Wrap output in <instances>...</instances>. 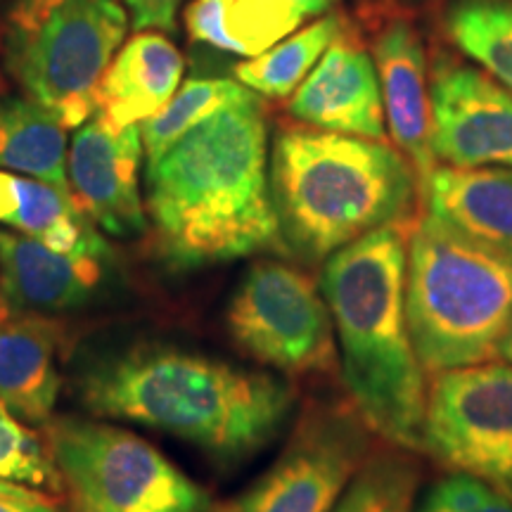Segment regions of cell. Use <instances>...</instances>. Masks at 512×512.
Instances as JSON below:
<instances>
[{"label": "cell", "mask_w": 512, "mask_h": 512, "mask_svg": "<svg viewBox=\"0 0 512 512\" xmlns=\"http://www.w3.org/2000/svg\"><path fill=\"white\" fill-rule=\"evenodd\" d=\"M373 53L387 133L425 185L439 162L432 152L430 72L422 38L408 19H392L377 34Z\"/></svg>", "instance_id": "cell-14"}, {"label": "cell", "mask_w": 512, "mask_h": 512, "mask_svg": "<svg viewBox=\"0 0 512 512\" xmlns=\"http://www.w3.org/2000/svg\"><path fill=\"white\" fill-rule=\"evenodd\" d=\"M432 152L448 166L512 169V91L482 69L441 57L430 74Z\"/></svg>", "instance_id": "cell-11"}, {"label": "cell", "mask_w": 512, "mask_h": 512, "mask_svg": "<svg viewBox=\"0 0 512 512\" xmlns=\"http://www.w3.org/2000/svg\"><path fill=\"white\" fill-rule=\"evenodd\" d=\"M126 31L119 0H15L3 29L5 72L64 128H79L95 114V88Z\"/></svg>", "instance_id": "cell-6"}, {"label": "cell", "mask_w": 512, "mask_h": 512, "mask_svg": "<svg viewBox=\"0 0 512 512\" xmlns=\"http://www.w3.org/2000/svg\"><path fill=\"white\" fill-rule=\"evenodd\" d=\"M268 181L283 247L306 264L420 219L418 171L387 140L287 126L273 140Z\"/></svg>", "instance_id": "cell-4"}, {"label": "cell", "mask_w": 512, "mask_h": 512, "mask_svg": "<svg viewBox=\"0 0 512 512\" xmlns=\"http://www.w3.org/2000/svg\"><path fill=\"white\" fill-rule=\"evenodd\" d=\"M335 0H235L228 31L242 57L264 53L304 27L306 19L320 17Z\"/></svg>", "instance_id": "cell-25"}, {"label": "cell", "mask_w": 512, "mask_h": 512, "mask_svg": "<svg viewBox=\"0 0 512 512\" xmlns=\"http://www.w3.org/2000/svg\"><path fill=\"white\" fill-rule=\"evenodd\" d=\"M183 79V55L164 34L138 31L95 88V114L124 128L155 117Z\"/></svg>", "instance_id": "cell-17"}, {"label": "cell", "mask_w": 512, "mask_h": 512, "mask_svg": "<svg viewBox=\"0 0 512 512\" xmlns=\"http://www.w3.org/2000/svg\"><path fill=\"white\" fill-rule=\"evenodd\" d=\"M0 223L67 254L112 259V249L74 197L38 178L0 169Z\"/></svg>", "instance_id": "cell-18"}, {"label": "cell", "mask_w": 512, "mask_h": 512, "mask_svg": "<svg viewBox=\"0 0 512 512\" xmlns=\"http://www.w3.org/2000/svg\"><path fill=\"white\" fill-rule=\"evenodd\" d=\"M415 512H512V501L484 479L451 472L432 484Z\"/></svg>", "instance_id": "cell-27"}, {"label": "cell", "mask_w": 512, "mask_h": 512, "mask_svg": "<svg viewBox=\"0 0 512 512\" xmlns=\"http://www.w3.org/2000/svg\"><path fill=\"white\" fill-rule=\"evenodd\" d=\"M406 313L427 375L496 361L512 325V256L425 211L408 233Z\"/></svg>", "instance_id": "cell-5"}, {"label": "cell", "mask_w": 512, "mask_h": 512, "mask_svg": "<svg viewBox=\"0 0 512 512\" xmlns=\"http://www.w3.org/2000/svg\"><path fill=\"white\" fill-rule=\"evenodd\" d=\"M501 358H503V361L512 363V325H510L508 335H505L503 344H501Z\"/></svg>", "instance_id": "cell-31"}, {"label": "cell", "mask_w": 512, "mask_h": 512, "mask_svg": "<svg viewBox=\"0 0 512 512\" xmlns=\"http://www.w3.org/2000/svg\"><path fill=\"white\" fill-rule=\"evenodd\" d=\"M422 453L512 498V363L496 358L430 375Z\"/></svg>", "instance_id": "cell-10"}, {"label": "cell", "mask_w": 512, "mask_h": 512, "mask_svg": "<svg viewBox=\"0 0 512 512\" xmlns=\"http://www.w3.org/2000/svg\"><path fill=\"white\" fill-rule=\"evenodd\" d=\"M181 3L183 0H124V8L131 12V27L136 31H174Z\"/></svg>", "instance_id": "cell-29"}, {"label": "cell", "mask_w": 512, "mask_h": 512, "mask_svg": "<svg viewBox=\"0 0 512 512\" xmlns=\"http://www.w3.org/2000/svg\"><path fill=\"white\" fill-rule=\"evenodd\" d=\"M420 479L418 453L380 441L351 477L332 512H415Z\"/></svg>", "instance_id": "cell-22"}, {"label": "cell", "mask_w": 512, "mask_h": 512, "mask_svg": "<svg viewBox=\"0 0 512 512\" xmlns=\"http://www.w3.org/2000/svg\"><path fill=\"white\" fill-rule=\"evenodd\" d=\"M46 446L74 512H211V498L150 441L102 422L55 418Z\"/></svg>", "instance_id": "cell-7"}, {"label": "cell", "mask_w": 512, "mask_h": 512, "mask_svg": "<svg viewBox=\"0 0 512 512\" xmlns=\"http://www.w3.org/2000/svg\"><path fill=\"white\" fill-rule=\"evenodd\" d=\"M233 3L235 0H192L185 12V27L192 41L223 50V53L240 55L238 43L228 31Z\"/></svg>", "instance_id": "cell-28"}, {"label": "cell", "mask_w": 512, "mask_h": 512, "mask_svg": "<svg viewBox=\"0 0 512 512\" xmlns=\"http://www.w3.org/2000/svg\"><path fill=\"white\" fill-rule=\"evenodd\" d=\"M446 31L460 53L512 91V0H456Z\"/></svg>", "instance_id": "cell-24"}, {"label": "cell", "mask_w": 512, "mask_h": 512, "mask_svg": "<svg viewBox=\"0 0 512 512\" xmlns=\"http://www.w3.org/2000/svg\"><path fill=\"white\" fill-rule=\"evenodd\" d=\"M147 211L164 256L181 268L283 247L259 98L214 114L147 162Z\"/></svg>", "instance_id": "cell-2"}, {"label": "cell", "mask_w": 512, "mask_h": 512, "mask_svg": "<svg viewBox=\"0 0 512 512\" xmlns=\"http://www.w3.org/2000/svg\"><path fill=\"white\" fill-rule=\"evenodd\" d=\"M140 159V124L117 128L100 114L83 121L69 145L67 178L74 202L117 238H133L147 228L138 185Z\"/></svg>", "instance_id": "cell-12"}, {"label": "cell", "mask_w": 512, "mask_h": 512, "mask_svg": "<svg viewBox=\"0 0 512 512\" xmlns=\"http://www.w3.org/2000/svg\"><path fill=\"white\" fill-rule=\"evenodd\" d=\"M233 342L259 363L297 380L339 370L335 325L323 290L302 268L256 261L228 302Z\"/></svg>", "instance_id": "cell-8"}, {"label": "cell", "mask_w": 512, "mask_h": 512, "mask_svg": "<svg viewBox=\"0 0 512 512\" xmlns=\"http://www.w3.org/2000/svg\"><path fill=\"white\" fill-rule=\"evenodd\" d=\"M67 128L31 98L0 100V169L46 181L72 195Z\"/></svg>", "instance_id": "cell-20"}, {"label": "cell", "mask_w": 512, "mask_h": 512, "mask_svg": "<svg viewBox=\"0 0 512 512\" xmlns=\"http://www.w3.org/2000/svg\"><path fill=\"white\" fill-rule=\"evenodd\" d=\"M256 93L233 79H190L174 93L155 117L140 124L147 162H155L185 133L228 107L254 100Z\"/></svg>", "instance_id": "cell-23"}, {"label": "cell", "mask_w": 512, "mask_h": 512, "mask_svg": "<svg viewBox=\"0 0 512 512\" xmlns=\"http://www.w3.org/2000/svg\"><path fill=\"white\" fill-rule=\"evenodd\" d=\"M0 512H62L48 496L24 484L0 479Z\"/></svg>", "instance_id": "cell-30"}, {"label": "cell", "mask_w": 512, "mask_h": 512, "mask_svg": "<svg viewBox=\"0 0 512 512\" xmlns=\"http://www.w3.org/2000/svg\"><path fill=\"white\" fill-rule=\"evenodd\" d=\"M375 444L351 401L306 403L273 465L211 512H332Z\"/></svg>", "instance_id": "cell-9"}, {"label": "cell", "mask_w": 512, "mask_h": 512, "mask_svg": "<svg viewBox=\"0 0 512 512\" xmlns=\"http://www.w3.org/2000/svg\"><path fill=\"white\" fill-rule=\"evenodd\" d=\"M105 259L50 249L0 230V290L24 311H72L93 297Z\"/></svg>", "instance_id": "cell-15"}, {"label": "cell", "mask_w": 512, "mask_h": 512, "mask_svg": "<svg viewBox=\"0 0 512 512\" xmlns=\"http://www.w3.org/2000/svg\"><path fill=\"white\" fill-rule=\"evenodd\" d=\"M411 228H382L323 261L339 375L377 439L422 453L427 373L406 313Z\"/></svg>", "instance_id": "cell-3"}, {"label": "cell", "mask_w": 512, "mask_h": 512, "mask_svg": "<svg viewBox=\"0 0 512 512\" xmlns=\"http://www.w3.org/2000/svg\"><path fill=\"white\" fill-rule=\"evenodd\" d=\"M0 479L29 486H57L60 477L43 446L0 401Z\"/></svg>", "instance_id": "cell-26"}, {"label": "cell", "mask_w": 512, "mask_h": 512, "mask_svg": "<svg viewBox=\"0 0 512 512\" xmlns=\"http://www.w3.org/2000/svg\"><path fill=\"white\" fill-rule=\"evenodd\" d=\"M422 202L434 219L512 256V169L437 164Z\"/></svg>", "instance_id": "cell-16"}, {"label": "cell", "mask_w": 512, "mask_h": 512, "mask_svg": "<svg viewBox=\"0 0 512 512\" xmlns=\"http://www.w3.org/2000/svg\"><path fill=\"white\" fill-rule=\"evenodd\" d=\"M339 34L342 19L337 15L320 17L318 22L294 31L264 53L238 64L235 76L252 93L266 98H290Z\"/></svg>", "instance_id": "cell-21"}, {"label": "cell", "mask_w": 512, "mask_h": 512, "mask_svg": "<svg viewBox=\"0 0 512 512\" xmlns=\"http://www.w3.org/2000/svg\"><path fill=\"white\" fill-rule=\"evenodd\" d=\"M55 328L46 318H0V401L29 422H46L60 394Z\"/></svg>", "instance_id": "cell-19"}, {"label": "cell", "mask_w": 512, "mask_h": 512, "mask_svg": "<svg viewBox=\"0 0 512 512\" xmlns=\"http://www.w3.org/2000/svg\"><path fill=\"white\" fill-rule=\"evenodd\" d=\"M79 392L93 413L171 434L223 465L271 444L297 406L283 377L155 344L98 358Z\"/></svg>", "instance_id": "cell-1"}, {"label": "cell", "mask_w": 512, "mask_h": 512, "mask_svg": "<svg viewBox=\"0 0 512 512\" xmlns=\"http://www.w3.org/2000/svg\"><path fill=\"white\" fill-rule=\"evenodd\" d=\"M290 114L299 124L320 131L387 140L375 60L339 34L290 95Z\"/></svg>", "instance_id": "cell-13"}]
</instances>
